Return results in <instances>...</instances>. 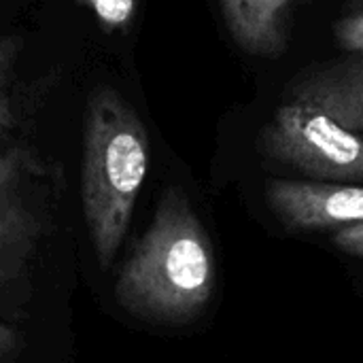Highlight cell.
I'll return each instance as SVG.
<instances>
[{"label": "cell", "mask_w": 363, "mask_h": 363, "mask_svg": "<svg viewBox=\"0 0 363 363\" xmlns=\"http://www.w3.org/2000/svg\"><path fill=\"white\" fill-rule=\"evenodd\" d=\"M215 287L211 238L179 187H168L153 221L121 266L115 300L130 315L157 323H187Z\"/></svg>", "instance_id": "6da1fadb"}, {"label": "cell", "mask_w": 363, "mask_h": 363, "mask_svg": "<svg viewBox=\"0 0 363 363\" xmlns=\"http://www.w3.org/2000/svg\"><path fill=\"white\" fill-rule=\"evenodd\" d=\"M149 160L151 143L140 115L115 87H96L83 115L81 204L104 270L130 228Z\"/></svg>", "instance_id": "7a4b0ae2"}, {"label": "cell", "mask_w": 363, "mask_h": 363, "mask_svg": "<svg viewBox=\"0 0 363 363\" xmlns=\"http://www.w3.org/2000/svg\"><path fill=\"white\" fill-rule=\"evenodd\" d=\"M262 149L315 181H363V134L304 100L272 113L262 130Z\"/></svg>", "instance_id": "3957f363"}, {"label": "cell", "mask_w": 363, "mask_h": 363, "mask_svg": "<svg viewBox=\"0 0 363 363\" xmlns=\"http://www.w3.org/2000/svg\"><path fill=\"white\" fill-rule=\"evenodd\" d=\"M268 202L294 230H340L363 221V187L332 181H270Z\"/></svg>", "instance_id": "277c9868"}, {"label": "cell", "mask_w": 363, "mask_h": 363, "mask_svg": "<svg viewBox=\"0 0 363 363\" xmlns=\"http://www.w3.org/2000/svg\"><path fill=\"white\" fill-rule=\"evenodd\" d=\"M32 164L17 153L0 151V285L17 281L43 236V217L23 191Z\"/></svg>", "instance_id": "5b68a950"}, {"label": "cell", "mask_w": 363, "mask_h": 363, "mask_svg": "<svg viewBox=\"0 0 363 363\" xmlns=\"http://www.w3.org/2000/svg\"><path fill=\"white\" fill-rule=\"evenodd\" d=\"M308 0H219L234 43L251 55L277 57L287 47V23Z\"/></svg>", "instance_id": "8992f818"}, {"label": "cell", "mask_w": 363, "mask_h": 363, "mask_svg": "<svg viewBox=\"0 0 363 363\" xmlns=\"http://www.w3.org/2000/svg\"><path fill=\"white\" fill-rule=\"evenodd\" d=\"M311 102L353 132H363V68H338L317 74L296 96Z\"/></svg>", "instance_id": "52a82bcc"}, {"label": "cell", "mask_w": 363, "mask_h": 363, "mask_svg": "<svg viewBox=\"0 0 363 363\" xmlns=\"http://www.w3.org/2000/svg\"><path fill=\"white\" fill-rule=\"evenodd\" d=\"M23 40L17 34H4L0 36V132L11 125L13 121V108H11V77L17 64V57L21 53Z\"/></svg>", "instance_id": "ba28073f"}, {"label": "cell", "mask_w": 363, "mask_h": 363, "mask_svg": "<svg viewBox=\"0 0 363 363\" xmlns=\"http://www.w3.org/2000/svg\"><path fill=\"white\" fill-rule=\"evenodd\" d=\"M74 2L79 6L89 9L96 21L100 23V28L111 32L128 30L138 9V0H74Z\"/></svg>", "instance_id": "9c48e42d"}, {"label": "cell", "mask_w": 363, "mask_h": 363, "mask_svg": "<svg viewBox=\"0 0 363 363\" xmlns=\"http://www.w3.org/2000/svg\"><path fill=\"white\" fill-rule=\"evenodd\" d=\"M338 38L345 49L363 53V13L349 17L338 28Z\"/></svg>", "instance_id": "30bf717a"}, {"label": "cell", "mask_w": 363, "mask_h": 363, "mask_svg": "<svg viewBox=\"0 0 363 363\" xmlns=\"http://www.w3.org/2000/svg\"><path fill=\"white\" fill-rule=\"evenodd\" d=\"M334 245L345 253L363 257V221L347 225V228H340L334 234Z\"/></svg>", "instance_id": "8fae6325"}, {"label": "cell", "mask_w": 363, "mask_h": 363, "mask_svg": "<svg viewBox=\"0 0 363 363\" xmlns=\"http://www.w3.org/2000/svg\"><path fill=\"white\" fill-rule=\"evenodd\" d=\"M17 345H19V336L15 334V330H11L6 325H0V357L15 351Z\"/></svg>", "instance_id": "7c38bea8"}]
</instances>
